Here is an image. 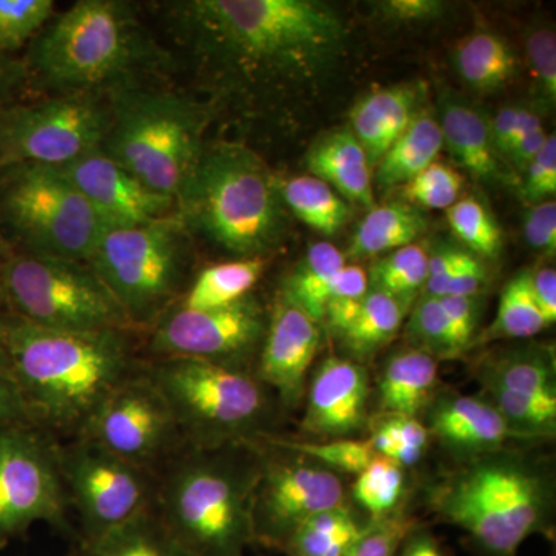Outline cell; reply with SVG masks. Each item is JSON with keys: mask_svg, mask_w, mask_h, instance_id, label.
Returning <instances> with one entry per match:
<instances>
[{"mask_svg": "<svg viewBox=\"0 0 556 556\" xmlns=\"http://www.w3.org/2000/svg\"><path fill=\"white\" fill-rule=\"evenodd\" d=\"M197 53L252 86H305L339 60L346 27L314 0H190L174 5Z\"/></svg>", "mask_w": 556, "mask_h": 556, "instance_id": "6da1fadb", "label": "cell"}, {"mask_svg": "<svg viewBox=\"0 0 556 556\" xmlns=\"http://www.w3.org/2000/svg\"><path fill=\"white\" fill-rule=\"evenodd\" d=\"M0 346L36 426L73 438L139 369L127 331H54L7 309L0 313Z\"/></svg>", "mask_w": 556, "mask_h": 556, "instance_id": "7a4b0ae2", "label": "cell"}, {"mask_svg": "<svg viewBox=\"0 0 556 556\" xmlns=\"http://www.w3.org/2000/svg\"><path fill=\"white\" fill-rule=\"evenodd\" d=\"M153 507L186 556H244L255 543L252 501L260 473L255 444L185 447L161 468Z\"/></svg>", "mask_w": 556, "mask_h": 556, "instance_id": "3957f363", "label": "cell"}, {"mask_svg": "<svg viewBox=\"0 0 556 556\" xmlns=\"http://www.w3.org/2000/svg\"><path fill=\"white\" fill-rule=\"evenodd\" d=\"M431 507L485 556H517L530 536H551L554 530L551 478L504 450L468 460L433 490Z\"/></svg>", "mask_w": 556, "mask_h": 556, "instance_id": "277c9868", "label": "cell"}, {"mask_svg": "<svg viewBox=\"0 0 556 556\" xmlns=\"http://www.w3.org/2000/svg\"><path fill=\"white\" fill-rule=\"evenodd\" d=\"M175 203L186 228L237 258H265L287 229L278 179L239 144L204 148Z\"/></svg>", "mask_w": 556, "mask_h": 556, "instance_id": "5b68a950", "label": "cell"}, {"mask_svg": "<svg viewBox=\"0 0 556 556\" xmlns=\"http://www.w3.org/2000/svg\"><path fill=\"white\" fill-rule=\"evenodd\" d=\"M148 372L169 404L186 447L215 450L265 437L273 405L255 372L185 357L159 358Z\"/></svg>", "mask_w": 556, "mask_h": 556, "instance_id": "8992f818", "label": "cell"}, {"mask_svg": "<svg viewBox=\"0 0 556 556\" xmlns=\"http://www.w3.org/2000/svg\"><path fill=\"white\" fill-rule=\"evenodd\" d=\"M206 112L164 91H118L102 149L139 181L177 200L203 152Z\"/></svg>", "mask_w": 556, "mask_h": 556, "instance_id": "52a82bcc", "label": "cell"}, {"mask_svg": "<svg viewBox=\"0 0 556 556\" xmlns=\"http://www.w3.org/2000/svg\"><path fill=\"white\" fill-rule=\"evenodd\" d=\"M138 58L139 31L129 5L80 0L33 39L25 68L54 89L84 91L115 80Z\"/></svg>", "mask_w": 556, "mask_h": 556, "instance_id": "ba28073f", "label": "cell"}, {"mask_svg": "<svg viewBox=\"0 0 556 556\" xmlns=\"http://www.w3.org/2000/svg\"><path fill=\"white\" fill-rule=\"evenodd\" d=\"M104 219L56 167H0V232L22 252L87 263Z\"/></svg>", "mask_w": 556, "mask_h": 556, "instance_id": "9c48e42d", "label": "cell"}, {"mask_svg": "<svg viewBox=\"0 0 556 556\" xmlns=\"http://www.w3.org/2000/svg\"><path fill=\"white\" fill-rule=\"evenodd\" d=\"M0 291L7 311L38 327L67 332L134 327L87 263L9 252L0 260Z\"/></svg>", "mask_w": 556, "mask_h": 556, "instance_id": "30bf717a", "label": "cell"}, {"mask_svg": "<svg viewBox=\"0 0 556 556\" xmlns=\"http://www.w3.org/2000/svg\"><path fill=\"white\" fill-rule=\"evenodd\" d=\"M186 226L166 217L144 225L105 228L87 265L118 300L130 324H155L181 287Z\"/></svg>", "mask_w": 556, "mask_h": 556, "instance_id": "8fae6325", "label": "cell"}, {"mask_svg": "<svg viewBox=\"0 0 556 556\" xmlns=\"http://www.w3.org/2000/svg\"><path fill=\"white\" fill-rule=\"evenodd\" d=\"M110 110L89 94L73 93L0 110V167H60L108 137Z\"/></svg>", "mask_w": 556, "mask_h": 556, "instance_id": "7c38bea8", "label": "cell"}, {"mask_svg": "<svg viewBox=\"0 0 556 556\" xmlns=\"http://www.w3.org/2000/svg\"><path fill=\"white\" fill-rule=\"evenodd\" d=\"M62 485L78 511L80 543L97 540L152 507L156 475L84 438L58 444Z\"/></svg>", "mask_w": 556, "mask_h": 556, "instance_id": "4fadbf2b", "label": "cell"}, {"mask_svg": "<svg viewBox=\"0 0 556 556\" xmlns=\"http://www.w3.org/2000/svg\"><path fill=\"white\" fill-rule=\"evenodd\" d=\"M58 444L35 426L0 428V548L36 522L67 529Z\"/></svg>", "mask_w": 556, "mask_h": 556, "instance_id": "5bb4252c", "label": "cell"}, {"mask_svg": "<svg viewBox=\"0 0 556 556\" xmlns=\"http://www.w3.org/2000/svg\"><path fill=\"white\" fill-rule=\"evenodd\" d=\"M76 438L153 475L186 447L174 413L148 369H138L121 382Z\"/></svg>", "mask_w": 556, "mask_h": 556, "instance_id": "9a60e30c", "label": "cell"}, {"mask_svg": "<svg viewBox=\"0 0 556 556\" xmlns=\"http://www.w3.org/2000/svg\"><path fill=\"white\" fill-rule=\"evenodd\" d=\"M260 450V473L252 501L255 543L269 548L287 544L292 533L321 511L346 506L342 478L298 453ZM266 445V444H265Z\"/></svg>", "mask_w": 556, "mask_h": 556, "instance_id": "2e32d148", "label": "cell"}, {"mask_svg": "<svg viewBox=\"0 0 556 556\" xmlns=\"http://www.w3.org/2000/svg\"><path fill=\"white\" fill-rule=\"evenodd\" d=\"M268 316L254 295L215 309L170 306L153 324L150 350L159 358H199L255 372Z\"/></svg>", "mask_w": 556, "mask_h": 556, "instance_id": "e0dca14e", "label": "cell"}, {"mask_svg": "<svg viewBox=\"0 0 556 556\" xmlns=\"http://www.w3.org/2000/svg\"><path fill=\"white\" fill-rule=\"evenodd\" d=\"M104 219L108 228L144 225L170 217L175 200L139 181L118 161L98 148L56 167Z\"/></svg>", "mask_w": 556, "mask_h": 556, "instance_id": "ac0fdd59", "label": "cell"}, {"mask_svg": "<svg viewBox=\"0 0 556 556\" xmlns=\"http://www.w3.org/2000/svg\"><path fill=\"white\" fill-rule=\"evenodd\" d=\"M324 342V327L278 292L268 317L255 376L281 404L295 408Z\"/></svg>", "mask_w": 556, "mask_h": 556, "instance_id": "d6986e66", "label": "cell"}, {"mask_svg": "<svg viewBox=\"0 0 556 556\" xmlns=\"http://www.w3.org/2000/svg\"><path fill=\"white\" fill-rule=\"evenodd\" d=\"M368 397V376L361 364L325 358L306 390L302 430L321 439L351 438L367 422Z\"/></svg>", "mask_w": 556, "mask_h": 556, "instance_id": "ffe728a7", "label": "cell"}, {"mask_svg": "<svg viewBox=\"0 0 556 556\" xmlns=\"http://www.w3.org/2000/svg\"><path fill=\"white\" fill-rule=\"evenodd\" d=\"M427 428L450 455L466 463L503 452L511 441H533L482 396L434 397L428 407Z\"/></svg>", "mask_w": 556, "mask_h": 556, "instance_id": "44dd1931", "label": "cell"}, {"mask_svg": "<svg viewBox=\"0 0 556 556\" xmlns=\"http://www.w3.org/2000/svg\"><path fill=\"white\" fill-rule=\"evenodd\" d=\"M437 118L444 148L470 177L486 186L506 178L484 110L463 94L445 89L438 98Z\"/></svg>", "mask_w": 556, "mask_h": 556, "instance_id": "7402d4cb", "label": "cell"}, {"mask_svg": "<svg viewBox=\"0 0 556 556\" xmlns=\"http://www.w3.org/2000/svg\"><path fill=\"white\" fill-rule=\"evenodd\" d=\"M482 391L495 390L556 407L555 351L548 345L501 348L479 364Z\"/></svg>", "mask_w": 556, "mask_h": 556, "instance_id": "603a6c76", "label": "cell"}, {"mask_svg": "<svg viewBox=\"0 0 556 556\" xmlns=\"http://www.w3.org/2000/svg\"><path fill=\"white\" fill-rule=\"evenodd\" d=\"M426 94L420 83L396 84L365 94L351 112V131L376 167L390 146L422 110Z\"/></svg>", "mask_w": 556, "mask_h": 556, "instance_id": "cb8c5ba5", "label": "cell"}, {"mask_svg": "<svg viewBox=\"0 0 556 556\" xmlns=\"http://www.w3.org/2000/svg\"><path fill=\"white\" fill-rule=\"evenodd\" d=\"M306 166L313 177L331 186L348 203L376 206L372 170L367 153L350 129L329 131L306 153Z\"/></svg>", "mask_w": 556, "mask_h": 556, "instance_id": "d4e9b609", "label": "cell"}, {"mask_svg": "<svg viewBox=\"0 0 556 556\" xmlns=\"http://www.w3.org/2000/svg\"><path fill=\"white\" fill-rule=\"evenodd\" d=\"M438 380L437 358L413 346L399 350L379 375L380 408L387 415L417 417L437 397Z\"/></svg>", "mask_w": 556, "mask_h": 556, "instance_id": "484cf974", "label": "cell"}, {"mask_svg": "<svg viewBox=\"0 0 556 556\" xmlns=\"http://www.w3.org/2000/svg\"><path fill=\"white\" fill-rule=\"evenodd\" d=\"M442 149L444 139L437 115L422 109L376 164L375 179L380 188L405 186L438 161Z\"/></svg>", "mask_w": 556, "mask_h": 556, "instance_id": "4316f807", "label": "cell"}, {"mask_svg": "<svg viewBox=\"0 0 556 556\" xmlns=\"http://www.w3.org/2000/svg\"><path fill=\"white\" fill-rule=\"evenodd\" d=\"M428 222L419 207L388 203L369 208L358 223L348 255L353 260L378 257L415 243L427 232Z\"/></svg>", "mask_w": 556, "mask_h": 556, "instance_id": "83f0119b", "label": "cell"}, {"mask_svg": "<svg viewBox=\"0 0 556 556\" xmlns=\"http://www.w3.org/2000/svg\"><path fill=\"white\" fill-rule=\"evenodd\" d=\"M453 60L459 78L482 93L504 89L519 72V60L510 43L489 30L473 31L460 40Z\"/></svg>", "mask_w": 556, "mask_h": 556, "instance_id": "f1b7e54d", "label": "cell"}, {"mask_svg": "<svg viewBox=\"0 0 556 556\" xmlns=\"http://www.w3.org/2000/svg\"><path fill=\"white\" fill-rule=\"evenodd\" d=\"M408 313V306L397 299L369 289L356 317L336 339L345 351L346 358L365 364L396 338Z\"/></svg>", "mask_w": 556, "mask_h": 556, "instance_id": "f546056e", "label": "cell"}, {"mask_svg": "<svg viewBox=\"0 0 556 556\" xmlns=\"http://www.w3.org/2000/svg\"><path fill=\"white\" fill-rule=\"evenodd\" d=\"M345 265V254L334 244H313L283 281L280 294L321 324L332 281Z\"/></svg>", "mask_w": 556, "mask_h": 556, "instance_id": "4dcf8cb0", "label": "cell"}, {"mask_svg": "<svg viewBox=\"0 0 556 556\" xmlns=\"http://www.w3.org/2000/svg\"><path fill=\"white\" fill-rule=\"evenodd\" d=\"M266 268V258H236L201 270L185 299L178 303L186 309H215L233 305L251 295Z\"/></svg>", "mask_w": 556, "mask_h": 556, "instance_id": "1f68e13d", "label": "cell"}, {"mask_svg": "<svg viewBox=\"0 0 556 556\" xmlns=\"http://www.w3.org/2000/svg\"><path fill=\"white\" fill-rule=\"evenodd\" d=\"M285 207L325 237L340 232L351 217L348 201L331 186L313 175H300L278 181Z\"/></svg>", "mask_w": 556, "mask_h": 556, "instance_id": "d6a6232c", "label": "cell"}, {"mask_svg": "<svg viewBox=\"0 0 556 556\" xmlns=\"http://www.w3.org/2000/svg\"><path fill=\"white\" fill-rule=\"evenodd\" d=\"M78 556H186L166 527L160 521L155 507L139 514L126 525L116 527L97 540L80 543Z\"/></svg>", "mask_w": 556, "mask_h": 556, "instance_id": "836d02e7", "label": "cell"}, {"mask_svg": "<svg viewBox=\"0 0 556 556\" xmlns=\"http://www.w3.org/2000/svg\"><path fill=\"white\" fill-rule=\"evenodd\" d=\"M369 525L348 506L331 508L300 526L280 552L285 556H343Z\"/></svg>", "mask_w": 556, "mask_h": 556, "instance_id": "e575fe53", "label": "cell"}, {"mask_svg": "<svg viewBox=\"0 0 556 556\" xmlns=\"http://www.w3.org/2000/svg\"><path fill=\"white\" fill-rule=\"evenodd\" d=\"M548 325L530 287V269L521 270L501 292L495 318L477 343L535 338ZM473 345V346H475Z\"/></svg>", "mask_w": 556, "mask_h": 556, "instance_id": "d590c367", "label": "cell"}, {"mask_svg": "<svg viewBox=\"0 0 556 556\" xmlns=\"http://www.w3.org/2000/svg\"><path fill=\"white\" fill-rule=\"evenodd\" d=\"M368 278L369 289L386 292L412 309L428 280V251L417 243L396 249L375 262Z\"/></svg>", "mask_w": 556, "mask_h": 556, "instance_id": "8d00e7d4", "label": "cell"}, {"mask_svg": "<svg viewBox=\"0 0 556 556\" xmlns=\"http://www.w3.org/2000/svg\"><path fill=\"white\" fill-rule=\"evenodd\" d=\"M404 467L388 457L376 455L353 485V496L358 506L367 511L369 521H382L401 511L405 493Z\"/></svg>", "mask_w": 556, "mask_h": 556, "instance_id": "74e56055", "label": "cell"}, {"mask_svg": "<svg viewBox=\"0 0 556 556\" xmlns=\"http://www.w3.org/2000/svg\"><path fill=\"white\" fill-rule=\"evenodd\" d=\"M257 442L308 457L318 466L328 468L338 475H356L357 477L376 456L368 439L367 441H358L353 438L303 441V439H283L265 434Z\"/></svg>", "mask_w": 556, "mask_h": 556, "instance_id": "f35d334b", "label": "cell"}, {"mask_svg": "<svg viewBox=\"0 0 556 556\" xmlns=\"http://www.w3.org/2000/svg\"><path fill=\"white\" fill-rule=\"evenodd\" d=\"M408 314L409 346L430 354L438 362L463 356L452 321L438 298L420 294Z\"/></svg>", "mask_w": 556, "mask_h": 556, "instance_id": "ab89813d", "label": "cell"}, {"mask_svg": "<svg viewBox=\"0 0 556 556\" xmlns=\"http://www.w3.org/2000/svg\"><path fill=\"white\" fill-rule=\"evenodd\" d=\"M447 222L450 229L471 254L482 260L500 255L503 230L492 212L475 197L457 200L447 208Z\"/></svg>", "mask_w": 556, "mask_h": 556, "instance_id": "60d3db41", "label": "cell"}, {"mask_svg": "<svg viewBox=\"0 0 556 556\" xmlns=\"http://www.w3.org/2000/svg\"><path fill=\"white\" fill-rule=\"evenodd\" d=\"M51 0H0V51L20 50L49 24Z\"/></svg>", "mask_w": 556, "mask_h": 556, "instance_id": "b9f144b4", "label": "cell"}, {"mask_svg": "<svg viewBox=\"0 0 556 556\" xmlns=\"http://www.w3.org/2000/svg\"><path fill=\"white\" fill-rule=\"evenodd\" d=\"M460 189L463 177L447 164L434 161L404 186V195L413 206L447 211L459 200Z\"/></svg>", "mask_w": 556, "mask_h": 556, "instance_id": "7bdbcfd3", "label": "cell"}, {"mask_svg": "<svg viewBox=\"0 0 556 556\" xmlns=\"http://www.w3.org/2000/svg\"><path fill=\"white\" fill-rule=\"evenodd\" d=\"M527 61L535 80L540 101L548 109L556 104V36L551 27H535L527 35Z\"/></svg>", "mask_w": 556, "mask_h": 556, "instance_id": "ee69618b", "label": "cell"}, {"mask_svg": "<svg viewBox=\"0 0 556 556\" xmlns=\"http://www.w3.org/2000/svg\"><path fill=\"white\" fill-rule=\"evenodd\" d=\"M415 527V519L402 511L382 521H371L364 535L343 556H397L402 541Z\"/></svg>", "mask_w": 556, "mask_h": 556, "instance_id": "f6af8a7d", "label": "cell"}, {"mask_svg": "<svg viewBox=\"0 0 556 556\" xmlns=\"http://www.w3.org/2000/svg\"><path fill=\"white\" fill-rule=\"evenodd\" d=\"M379 424L390 434L396 455L394 463L402 467H415L426 455L431 434L419 417L387 415Z\"/></svg>", "mask_w": 556, "mask_h": 556, "instance_id": "bcb514c9", "label": "cell"}, {"mask_svg": "<svg viewBox=\"0 0 556 556\" xmlns=\"http://www.w3.org/2000/svg\"><path fill=\"white\" fill-rule=\"evenodd\" d=\"M521 197L529 206L554 200L556 193V138L548 135L546 144L525 172Z\"/></svg>", "mask_w": 556, "mask_h": 556, "instance_id": "7dc6e473", "label": "cell"}, {"mask_svg": "<svg viewBox=\"0 0 556 556\" xmlns=\"http://www.w3.org/2000/svg\"><path fill=\"white\" fill-rule=\"evenodd\" d=\"M486 283H489V273H486L484 260L475 255L452 276L427 283L422 294L431 298H477L482 294Z\"/></svg>", "mask_w": 556, "mask_h": 556, "instance_id": "c3c4849f", "label": "cell"}, {"mask_svg": "<svg viewBox=\"0 0 556 556\" xmlns=\"http://www.w3.org/2000/svg\"><path fill=\"white\" fill-rule=\"evenodd\" d=\"M14 426L38 427L22 394L9 357L0 346V428Z\"/></svg>", "mask_w": 556, "mask_h": 556, "instance_id": "681fc988", "label": "cell"}, {"mask_svg": "<svg viewBox=\"0 0 556 556\" xmlns=\"http://www.w3.org/2000/svg\"><path fill=\"white\" fill-rule=\"evenodd\" d=\"M445 313L452 321L457 345L463 353H467L477 340L479 324H481L482 303L481 295L477 298H438Z\"/></svg>", "mask_w": 556, "mask_h": 556, "instance_id": "f907efd6", "label": "cell"}, {"mask_svg": "<svg viewBox=\"0 0 556 556\" xmlns=\"http://www.w3.org/2000/svg\"><path fill=\"white\" fill-rule=\"evenodd\" d=\"M525 237L527 244L554 257L556 252V203L555 200L533 204L525 215Z\"/></svg>", "mask_w": 556, "mask_h": 556, "instance_id": "816d5d0a", "label": "cell"}, {"mask_svg": "<svg viewBox=\"0 0 556 556\" xmlns=\"http://www.w3.org/2000/svg\"><path fill=\"white\" fill-rule=\"evenodd\" d=\"M444 2L439 0H383L376 3V13L393 24H426L445 13Z\"/></svg>", "mask_w": 556, "mask_h": 556, "instance_id": "f5cc1de1", "label": "cell"}, {"mask_svg": "<svg viewBox=\"0 0 556 556\" xmlns=\"http://www.w3.org/2000/svg\"><path fill=\"white\" fill-rule=\"evenodd\" d=\"M369 291L368 270L358 265H346L339 270L334 281H332L331 291H329L328 302L331 300H361ZM327 308V306H325Z\"/></svg>", "mask_w": 556, "mask_h": 556, "instance_id": "db71d44e", "label": "cell"}, {"mask_svg": "<svg viewBox=\"0 0 556 556\" xmlns=\"http://www.w3.org/2000/svg\"><path fill=\"white\" fill-rule=\"evenodd\" d=\"M530 287L548 328L556 320V273L551 266L530 270Z\"/></svg>", "mask_w": 556, "mask_h": 556, "instance_id": "11a10c76", "label": "cell"}, {"mask_svg": "<svg viewBox=\"0 0 556 556\" xmlns=\"http://www.w3.org/2000/svg\"><path fill=\"white\" fill-rule=\"evenodd\" d=\"M28 78L27 68L11 54L0 51V110L16 102L17 91Z\"/></svg>", "mask_w": 556, "mask_h": 556, "instance_id": "9f6ffc18", "label": "cell"}, {"mask_svg": "<svg viewBox=\"0 0 556 556\" xmlns=\"http://www.w3.org/2000/svg\"><path fill=\"white\" fill-rule=\"evenodd\" d=\"M519 104L507 105L496 113L495 118H490V130H492L493 146L501 161L506 159L515 127H517Z\"/></svg>", "mask_w": 556, "mask_h": 556, "instance_id": "6f0895ef", "label": "cell"}, {"mask_svg": "<svg viewBox=\"0 0 556 556\" xmlns=\"http://www.w3.org/2000/svg\"><path fill=\"white\" fill-rule=\"evenodd\" d=\"M548 135L544 129H540L530 134L529 137L519 141L514 149L510 150V153L506 156L508 164L514 167L515 170L519 172V174H525L527 167L532 164V161L536 159L538 153L541 152V149L546 144Z\"/></svg>", "mask_w": 556, "mask_h": 556, "instance_id": "680465c9", "label": "cell"}, {"mask_svg": "<svg viewBox=\"0 0 556 556\" xmlns=\"http://www.w3.org/2000/svg\"><path fill=\"white\" fill-rule=\"evenodd\" d=\"M397 556H447L442 551L438 538L424 529V527H415L412 532L402 541L399 547Z\"/></svg>", "mask_w": 556, "mask_h": 556, "instance_id": "91938a15", "label": "cell"}, {"mask_svg": "<svg viewBox=\"0 0 556 556\" xmlns=\"http://www.w3.org/2000/svg\"><path fill=\"white\" fill-rule=\"evenodd\" d=\"M5 309V303H3L2 291H0V313Z\"/></svg>", "mask_w": 556, "mask_h": 556, "instance_id": "94428289", "label": "cell"}, {"mask_svg": "<svg viewBox=\"0 0 556 556\" xmlns=\"http://www.w3.org/2000/svg\"><path fill=\"white\" fill-rule=\"evenodd\" d=\"M2 232H0V251H2V248H3V243H2Z\"/></svg>", "mask_w": 556, "mask_h": 556, "instance_id": "6125c7cd", "label": "cell"}]
</instances>
